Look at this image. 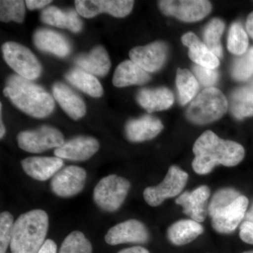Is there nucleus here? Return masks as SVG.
<instances>
[{"label": "nucleus", "instance_id": "f704fd0d", "mask_svg": "<svg viewBox=\"0 0 253 253\" xmlns=\"http://www.w3.org/2000/svg\"><path fill=\"white\" fill-rule=\"evenodd\" d=\"M233 78L238 81L249 80L253 75V46L234 61L231 69Z\"/></svg>", "mask_w": 253, "mask_h": 253}, {"label": "nucleus", "instance_id": "423d86ee", "mask_svg": "<svg viewBox=\"0 0 253 253\" xmlns=\"http://www.w3.org/2000/svg\"><path fill=\"white\" fill-rule=\"evenodd\" d=\"M1 50L5 61L18 76L29 81H34L41 76V63L27 47L14 42H7L3 44Z\"/></svg>", "mask_w": 253, "mask_h": 253}, {"label": "nucleus", "instance_id": "6ab92c4d", "mask_svg": "<svg viewBox=\"0 0 253 253\" xmlns=\"http://www.w3.org/2000/svg\"><path fill=\"white\" fill-rule=\"evenodd\" d=\"M33 41L38 49L64 57L71 51V44L66 37L57 32L41 28L33 35Z\"/></svg>", "mask_w": 253, "mask_h": 253}, {"label": "nucleus", "instance_id": "20e7f679", "mask_svg": "<svg viewBox=\"0 0 253 253\" xmlns=\"http://www.w3.org/2000/svg\"><path fill=\"white\" fill-rule=\"evenodd\" d=\"M227 109V100L223 93L217 88L208 87L191 102L186 116L191 123L204 126L220 119Z\"/></svg>", "mask_w": 253, "mask_h": 253}, {"label": "nucleus", "instance_id": "5701e85b", "mask_svg": "<svg viewBox=\"0 0 253 253\" xmlns=\"http://www.w3.org/2000/svg\"><path fill=\"white\" fill-rule=\"evenodd\" d=\"M138 103L148 112L164 111L174 103V95L166 87L141 89L136 96Z\"/></svg>", "mask_w": 253, "mask_h": 253}, {"label": "nucleus", "instance_id": "4468645a", "mask_svg": "<svg viewBox=\"0 0 253 253\" xmlns=\"http://www.w3.org/2000/svg\"><path fill=\"white\" fill-rule=\"evenodd\" d=\"M99 149V141L94 137L78 136L73 138L54 150L56 157L73 161L89 159Z\"/></svg>", "mask_w": 253, "mask_h": 253}, {"label": "nucleus", "instance_id": "f3484780", "mask_svg": "<svg viewBox=\"0 0 253 253\" xmlns=\"http://www.w3.org/2000/svg\"><path fill=\"white\" fill-rule=\"evenodd\" d=\"M23 170L28 176L38 181H46L54 176L63 165L57 157H29L21 163Z\"/></svg>", "mask_w": 253, "mask_h": 253}, {"label": "nucleus", "instance_id": "39448f33", "mask_svg": "<svg viewBox=\"0 0 253 253\" xmlns=\"http://www.w3.org/2000/svg\"><path fill=\"white\" fill-rule=\"evenodd\" d=\"M130 187V182L126 178L110 174L102 178L95 186L93 199L102 211L116 212L124 203Z\"/></svg>", "mask_w": 253, "mask_h": 253}, {"label": "nucleus", "instance_id": "c9c22d12", "mask_svg": "<svg viewBox=\"0 0 253 253\" xmlns=\"http://www.w3.org/2000/svg\"><path fill=\"white\" fill-rule=\"evenodd\" d=\"M14 217L9 212H3L0 214V253H6L11 244Z\"/></svg>", "mask_w": 253, "mask_h": 253}, {"label": "nucleus", "instance_id": "4c0bfd02", "mask_svg": "<svg viewBox=\"0 0 253 253\" xmlns=\"http://www.w3.org/2000/svg\"><path fill=\"white\" fill-rule=\"evenodd\" d=\"M240 238L246 244L253 245V224L246 221L240 227Z\"/></svg>", "mask_w": 253, "mask_h": 253}, {"label": "nucleus", "instance_id": "58836bf2", "mask_svg": "<svg viewBox=\"0 0 253 253\" xmlns=\"http://www.w3.org/2000/svg\"><path fill=\"white\" fill-rule=\"evenodd\" d=\"M51 2V0H26V5L28 9L34 10L41 9Z\"/></svg>", "mask_w": 253, "mask_h": 253}, {"label": "nucleus", "instance_id": "c03bdc74", "mask_svg": "<svg viewBox=\"0 0 253 253\" xmlns=\"http://www.w3.org/2000/svg\"><path fill=\"white\" fill-rule=\"evenodd\" d=\"M246 221H250V222L253 223V204L249 211L246 214Z\"/></svg>", "mask_w": 253, "mask_h": 253}, {"label": "nucleus", "instance_id": "c756f323", "mask_svg": "<svg viewBox=\"0 0 253 253\" xmlns=\"http://www.w3.org/2000/svg\"><path fill=\"white\" fill-rule=\"evenodd\" d=\"M225 28V25L219 18H214L208 23L204 31V43L211 52L219 59L222 56V49L220 43L221 35Z\"/></svg>", "mask_w": 253, "mask_h": 253}, {"label": "nucleus", "instance_id": "ddd939ff", "mask_svg": "<svg viewBox=\"0 0 253 253\" xmlns=\"http://www.w3.org/2000/svg\"><path fill=\"white\" fill-rule=\"evenodd\" d=\"M168 47L163 42H155L144 46H136L129 51L131 61L147 72H156L162 68Z\"/></svg>", "mask_w": 253, "mask_h": 253}, {"label": "nucleus", "instance_id": "2eb2a0df", "mask_svg": "<svg viewBox=\"0 0 253 253\" xmlns=\"http://www.w3.org/2000/svg\"><path fill=\"white\" fill-rule=\"evenodd\" d=\"M249 201L246 196H240L230 206L212 217V226L220 234H229L235 230L246 216Z\"/></svg>", "mask_w": 253, "mask_h": 253}, {"label": "nucleus", "instance_id": "49530a36", "mask_svg": "<svg viewBox=\"0 0 253 253\" xmlns=\"http://www.w3.org/2000/svg\"></svg>", "mask_w": 253, "mask_h": 253}, {"label": "nucleus", "instance_id": "37998d69", "mask_svg": "<svg viewBox=\"0 0 253 253\" xmlns=\"http://www.w3.org/2000/svg\"><path fill=\"white\" fill-rule=\"evenodd\" d=\"M1 107H2V104H0V117H1V120H0V124H1V127H0V138L2 139L3 136H4L5 132H6V129H5V126L4 124H3L2 119H1Z\"/></svg>", "mask_w": 253, "mask_h": 253}, {"label": "nucleus", "instance_id": "4be33fe9", "mask_svg": "<svg viewBox=\"0 0 253 253\" xmlns=\"http://www.w3.org/2000/svg\"><path fill=\"white\" fill-rule=\"evenodd\" d=\"M42 22L56 27L66 28L73 33H78L83 28V23L75 10L63 11L56 6H49L42 11Z\"/></svg>", "mask_w": 253, "mask_h": 253}, {"label": "nucleus", "instance_id": "bb28decb", "mask_svg": "<svg viewBox=\"0 0 253 253\" xmlns=\"http://www.w3.org/2000/svg\"><path fill=\"white\" fill-rule=\"evenodd\" d=\"M66 80L78 89L92 97H100L104 94V89L94 75L81 68H73L66 73Z\"/></svg>", "mask_w": 253, "mask_h": 253}, {"label": "nucleus", "instance_id": "f257e3e1", "mask_svg": "<svg viewBox=\"0 0 253 253\" xmlns=\"http://www.w3.org/2000/svg\"><path fill=\"white\" fill-rule=\"evenodd\" d=\"M195 158L192 168L197 174H207L218 165L234 167L245 157L242 145L235 141L224 140L212 131H206L194 143Z\"/></svg>", "mask_w": 253, "mask_h": 253}, {"label": "nucleus", "instance_id": "6e6552de", "mask_svg": "<svg viewBox=\"0 0 253 253\" xmlns=\"http://www.w3.org/2000/svg\"><path fill=\"white\" fill-rule=\"evenodd\" d=\"M18 146L31 154H41L59 147L64 143L62 133L49 126H42L33 130L21 131L17 136Z\"/></svg>", "mask_w": 253, "mask_h": 253}, {"label": "nucleus", "instance_id": "9b49d317", "mask_svg": "<svg viewBox=\"0 0 253 253\" xmlns=\"http://www.w3.org/2000/svg\"><path fill=\"white\" fill-rule=\"evenodd\" d=\"M86 172L79 166H71L56 173L51 181V191L61 198H70L83 191Z\"/></svg>", "mask_w": 253, "mask_h": 253}, {"label": "nucleus", "instance_id": "e433bc0d", "mask_svg": "<svg viewBox=\"0 0 253 253\" xmlns=\"http://www.w3.org/2000/svg\"><path fill=\"white\" fill-rule=\"evenodd\" d=\"M193 68L196 78L203 85L211 86L215 84L218 79V73L215 70L208 69L198 65Z\"/></svg>", "mask_w": 253, "mask_h": 253}, {"label": "nucleus", "instance_id": "72a5a7b5", "mask_svg": "<svg viewBox=\"0 0 253 253\" xmlns=\"http://www.w3.org/2000/svg\"><path fill=\"white\" fill-rule=\"evenodd\" d=\"M240 196L239 191L230 188L219 190L212 197L208 205V214L211 218L223 209L230 206Z\"/></svg>", "mask_w": 253, "mask_h": 253}, {"label": "nucleus", "instance_id": "1a4fd4ad", "mask_svg": "<svg viewBox=\"0 0 253 253\" xmlns=\"http://www.w3.org/2000/svg\"><path fill=\"white\" fill-rule=\"evenodd\" d=\"M161 11L184 22H196L207 16L212 9L206 0H163L159 1Z\"/></svg>", "mask_w": 253, "mask_h": 253}, {"label": "nucleus", "instance_id": "2f4dec72", "mask_svg": "<svg viewBox=\"0 0 253 253\" xmlns=\"http://www.w3.org/2000/svg\"><path fill=\"white\" fill-rule=\"evenodd\" d=\"M59 253H92V246L83 233L75 231L63 241Z\"/></svg>", "mask_w": 253, "mask_h": 253}, {"label": "nucleus", "instance_id": "473e14b6", "mask_svg": "<svg viewBox=\"0 0 253 253\" xmlns=\"http://www.w3.org/2000/svg\"><path fill=\"white\" fill-rule=\"evenodd\" d=\"M25 1L22 0H1L0 1V19L2 22L11 21L22 23L25 18Z\"/></svg>", "mask_w": 253, "mask_h": 253}, {"label": "nucleus", "instance_id": "412c9836", "mask_svg": "<svg viewBox=\"0 0 253 253\" xmlns=\"http://www.w3.org/2000/svg\"><path fill=\"white\" fill-rule=\"evenodd\" d=\"M181 41L184 45L189 47L190 59L198 66L212 70L219 66V59L210 51L205 43L200 41L194 33H186L181 38Z\"/></svg>", "mask_w": 253, "mask_h": 253}, {"label": "nucleus", "instance_id": "0eeeda50", "mask_svg": "<svg viewBox=\"0 0 253 253\" xmlns=\"http://www.w3.org/2000/svg\"><path fill=\"white\" fill-rule=\"evenodd\" d=\"M189 179V174L177 166H172L168 169L162 182L157 186L145 189V201L152 207H157L166 199L175 197L181 194Z\"/></svg>", "mask_w": 253, "mask_h": 253}, {"label": "nucleus", "instance_id": "79ce46f5", "mask_svg": "<svg viewBox=\"0 0 253 253\" xmlns=\"http://www.w3.org/2000/svg\"><path fill=\"white\" fill-rule=\"evenodd\" d=\"M246 30L250 36L253 39V11L250 14L246 23Z\"/></svg>", "mask_w": 253, "mask_h": 253}, {"label": "nucleus", "instance_id": "9d476101", "mask_svg": "<svg viewBox=\"0 0 253 253\" xmlns=\"http://www.w3.org/2000/svg\"><path fill=\"white\" fill-rule=\"evenodd\" d=\"M134 1L131 0H77L76 11L83 17L90 18L101 13H107L115 17L127 16L132 10Z\"/></svg>", "mask_w": 253, "mask_h": 253}, {"label": "nucleus", "instance_id": "a878e982", "mask_svg": "<svg viewBox=\"0 0 253 253\" xmlns=\"http://www.w3.org/2000/svg\"><path fill=\"white\" fill-rule=\"evenodd\" d=\"M151 80L146 71L139 67L132 61L126 60L120 63L116 68L113 78V85L117 87L144 84Z\"/></svg>", "mask_w": 253, "mask_h": 253}, {"label": "nucleus", "instance_id": "b1692460", "mask_svg": "<svg viewBox=\"0 0 253 253\" xmlns=\"http://www.w3.org/2000/svg\"><path fill=\"white\" fill-rule=\"evenodd\" d=\"M204 226L193 219H181L168 228V239L174 246H184L192 242L204 233Z\"/></svg>", "mask_w": 253, "mask_h": 253}, {"label": "nucleus", "instance_id": "393cba45", "mask_svg": "<svg viewBox=\"0 0 253 253\" xmlns=\"http://www.w3.org/2000/svg\"><path fill=\"white\" fill-rule=\"evenodd\" d=\"M75 62L81 69L98 76H106L111 66L109 54L101 46H96L89 54L78 56Z\"/></svg>", "mask_w": 253, "mask_h": 253}, {"label": "nucleus", "instance_id": "7c9ffc66", "mask_svg": "<svg viewBox=\"0 0 253 253\" xmlns=\"http://www.w3.org/2000/svg\"><path fill=\"white\" fill-rule=\"evenodd\" d=\"M249 37L244 28L239 23L231 26L228 36L227 48L232 54L241 56L249 49Z\"/></svg>", "mask_w": 253, "mask_h": 253}, {"label": "nucleus", "instance_id": "a18cd8bd", "mask_svg": "<svg viewBox=\"0 0 253 253\" xmlns=\"http://www.w3.org/2000/svg\"><path fill=\"white\" fill-rule=\"evenodd\" d=\"M253 253V251H246V252H244V253Z\"/></svg>", "mask_w": 253, "mask_h": 253}, {"label": "nucleus", "instance_id": "ea45409f", "mask_svg": "<svg viewBox=\"0 0 253 253\" xmlns=\"http://www.w3.org/2000/svg\"><path fill=\"white\" fill-rule=\"evenodd\" d=\"M38 253H57V246L52 240H46Z\"/></svg>", "mask_w": 253, "mask_h": 253}, {"label": "nucleus", "instance_id": "c85d7f7f", "mask_svg": "<svg viewBox=\"0 0 253 253\" xmlns=\"http://www.w3.org/2000/svg\"><path fill=\"white\" fill-rule=\"evenodd\" d=\"M176 84L179 91V101L186 105L194 97L199 89V83L193 73L187 69L178 68Z\"/></svg>", "mask_w": 253, "mask_h": 253}, {"label": "nucleus", "instance_id": "7ed1b4c3", "mask_svg": "<svg viewBox=\"0 0 253 253\" xmlns=\"http://www.w3.org/2000/svg\"><path fill=\"white\" fill-rule=\"evenodd\" d=\"M49 228V217L42 210L23 213L14 222L10 249L11 253H38Z\"/></svg>", "mask_w": 253, "mask_h": 253}, {"label": "nucleus", "instance_id": "a19ab883", "mask_svg": "<svg viewBox=\"0 0 253 253\" xmlns=\"http://www.w3.org/2000/svg\"><path fill=\"white\" fill-rule=\"evenodd\" d=\"M118 253H150L149 251L141 246H134V247L125 249L119 251Z\"/></svg>", "mask_w": 253, "mask_h": 253}, {"label": "nucleus", "instance_id": "aec40b11", "mask_svg": "<svg viewBox=\"0 0 253 253\" xmlns=\"http://www.w3.org/2000/svg\"><path fill=\"white\" fill-rule=\"evenodd\" d=\"M52 91L55 99L70 118L78 121L85 115L86 105L84 101L69 86L56 83L53 85Z\"/></svg>", "mask_w": 253, "mask_h": 253}, {"label": "nucleus", "instance_id": "cd10ccee", "mask_svg": "<svg viewBox=\"0 0 253 253\" xmlns=\"http://www.w3.org/2000/svg\"><path fill=\"white\" fill-rule=\"evenodd\" d=\"M231 112L238 120L253 116V91L249 88L236 89L231 96Z\"/></svg>", "mask_w": 253, "mask_h": 253}, {"label": "nucleus", "instance_id": "a211bd4d", "mask_svg": "<svg viewBox=\"0 0 253 253\" xmlns=\"http://www.w3.org/2000/svg\"><path fill=\"white\" fill-rule=\"evenodd\" d=\"M163 129V125L159 119L154 116H145L126 123V134L129 141L142 142L154 139Z\"/></svg>", "mask_w": 253, "mask_h": 253}, {"label": "nucleus", "instance_id": "dca6fc26", "mask_svg": "<svg viewBox=\"0 0 253 253\" xmlns=\"http://www.w3.org/2000/svg\"><path fill=\"white\" fill-rule=\"evenodd\" d=\"M211 196V189L208 186L196 188L191 192L186 191L176 200V204L183 208V212L191 219L203 222L208 213V201Z\"/></svg>", "mask_w": 253, "mask_h": 253}, {"label": "nucleus", "instance_id": "f8f14e48", "mask_svg": "<svg viewBox=\"0 0 253 253\" xmlns=\"http://www.w3.org/2000/svg\"><path fill=\"white\" fill-rule=\"evenodd\" d=\"M149 240L147 228L140 221L134 219L113 226L105 236V241L111 246L123 244H144Z\"/></svg>", "mask_w": 253, "mask_h": 253}, {"label": "nucleus", "instance_id": "f03ea898", "mask_svg": "<svg viewBox=\"0 0 253 253\" xmlns=\"http://www.w3.org/2000/svg\"><path fill=\"white\" fill-rule=\"evenodd\" d=\"M3 93L18 109L33 117H47L54 109V100L44 88L18 75L9 78Z\"/></svg>", "mask_w": 253, "mask_h": 253}]
</instances>
